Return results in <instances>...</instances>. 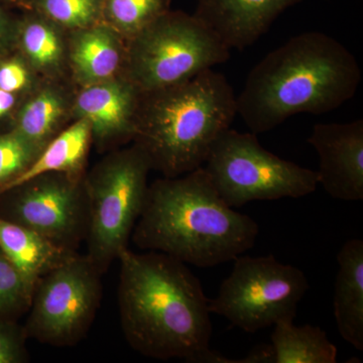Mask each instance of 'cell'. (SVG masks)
Returning a JSON list of instances; mask_svg holds the SVG:
<instances>
[{"instance_id":"obj_2","label":"cell","mask_w":363,"mask_h":363,"mask_svg":"<svg viewBox=\"0 0 363 363\" xmlns=\"http://www.w3.org/2000/svg\"><path fill=\"white\" fill-rule=\"evenodd\" d=\"M362 82L357 58L324 33L291 38L248 74L236 111L250 133L274 130L298 113H328L354 96Z\"/></svg>"},{"instance_id":"obj_24","label":"cell","mask_w":363,"mask_h":363,"mask_svg":"<svg viewBox=\"0 0 363 363\" xmlns=\"http://www.w3.org/2000/svg\"><path fill=\"white\" fill-rule=\"evenodd\" d=\"M40 152L16 131L0 135V190L25 172Z\"/></svg>"},{"instance_id":"obj_30","label":"cell","mask_w":363,"mask_h":363,"mask_svg":"<svg viewBox=\"0 0 363 363\" xmlns=\"http://www.w3.org/2000/svg\"><path fill=\"white\" fill-rule=\"evenodd\" d=\"M1 1L6 2V4H9V6L20 7V9H25L30 11L26 0H1Z\"/></svg>"},{"instance_id":"obj_18","label":"cell","mask_w":363,"mask_h":363,"mask_svg":"<svg viewBox=\"0 0 363 363\" xmlns=\"http://www.w3.org/2000/svg\"><path fill=\"white\" fill-rule=\"evenodd\" d=\"M274 363H335L337 347L318 326H297L294 319L274 325L272 336Z\"/></svg>"},{"instance_id":"obj_27","label":"cell","mask_w":363,"mask_h":363,"mask_svg":"<svg viewBox=\"0 0 363 363\" xmlns=\"http://www.w3.org/2000/svg\"><path fill=\"white\" fill-rule=\"evenodd\" d=\"M240 363H274V351L272 345H260L248 353L247 357L241 360H236Z\"/></svg>"},{"instance_id":"obj_19","label":"cell","mask_w":363,"mask_h":363,"mask_svg":"<svg viewBox=\"0 0 363 363\" xmlns=\"http://www.w3.org/2000/svg\"><path fill=\"white\" fill-rule=\"evenodd\" d=\"M68 104L59 89L45 87L21 107L13 131L43 150L65 118Z\"/></svg>"},{"instance_id":"obj_14","label":"cell","mask_w":363,"mask_h":363,"mask_svg":"<svg viewBox=\"0 0 363 363\" xmlns=\"http://www.w3.org/2000/svg\"><path fill=\"white\" fill-rule=\"evenodd\" d=\"M73 33L69 57L79 82L85 86L116 77L125 59L123 38L104 23Z\"/></svg>"},{"instance_id":"obj_9","label":"cell","mask_w":363,"mask_h":363,"mask_svg":"<svg viewBox=\"0 0 363 363\" xmlns=\"http://www.w3.org/2000/svg\"><path fill=\"white\" fill-rule=\"evenodd\" d=\"M101 272L74 253L35 284L23 326L28 338L47 345H76L90 330L102 298Z\"/></svg>"},{"instance_id":"obj_17","label":"cell","mask_w":363,"mask_h":363,"mask_svg":"<svg viewBox=\"0 0 363 363\" xmlns=\"http://www.w3.org/2000/svg\"><path fill=\"white\" fill-rule=\"evenodd\" d=\"M92 140L90 124L86 119L75 123L55 136L25 172L6 184L0 193L47 173H64L83 176L86 157Z\"/></svg>"},{"instance_id":"obj_29","label":"cell","mask_w":363,"mask_h":363,"mask_svg":"<svg viewBox=\"0 0 363 363\" xmlns=\"http://www.w3.org/2000/svg\"><path fill=\"white\" fill-rule=\"evenodd\" d=\"M9 33H11V26H9V18L0 9V49L6 45Z\"/></svg>"},{"instance_id":"obj_20","label":"cell","mask_w":363,"mask_h":363,"mask_svg":"<svg viewBox=\"0 0 363 363\" xmlns=\"http://www.w3.org/2000/svg\"><path fill=\"white\" fill-rule=\"evenodd\" d=\"M62 28L33 11L20 26V44L26 59L35 70L57 73L62 68L65 45Z\"/></svg>"},{"instance_id":"obj_7","label":"cell","mask_w":363,"mask_h":363,"mask_svg":"<svg viewBox=\"0 0 363 363\" xmlns=\"http://www.w3.org/2000/svg\"><path fill=\"white\" fill-rule=\"evenodd\" d=\"M203 168L231 208L252 201L298 199L312 194L319 184L316 171L269 152L255 133L231 128L217 138Z\"/></svg>"},{"instance_id":"obj_6","label":"cell","mask_w":363,"mask_h":363,"mask_svg":"<svg viewBox=\"0 0 363 363\" xmlns=\"http://www.w3.org/2000/svg\"><path fill=\"white\" fill-rule=\"evenodd\" d=\"M152 169L138 145L105 157L84 177L89 205L88 259L102 274L128 250L147 200Z\"/></svg>"},{"instance_id":"obj_25","label":"cell","mask_w":363,"mask_h":363,"mask_svg":"<svg viewBox=\"0 0 363 363\" xmlns=\"http://www.w3.org/2000/svg\"><path fill=\"white\" fill-rule=\"evenodd\" d=\"M25 329L14 320L0 319V363L28 362Z\"/></svg>"},{"instance_id":"obj_5","label":"cell","mask_w":363,"mask_h":363,"mask_svg":"<svg viewBox=\"0 0 363 363\" xmlns=\"http://www.w3.org/2000/svg\"><path fill=\"white\" fill-rule=\"evenodd\" d=\"M128 40L124 77L142 93L180 84L230 59L211 28L182 11H169Z\"/></svg>"},{"instance_id":"obj_28","label":"cell","mask_w":363,"mask_h":363,"mask_svg":"<svg viewBox=\"0 0 363 363\" xmlns=\"http://www.w3.org/2000/svg\"><path fill=\"white\" fill-rule=\"evenodd\" d=\"M16 104V96L13 93L0 89V117L11 111Z\"/></svg>"},{"instance_id":"obj_16","label":"cell","mask_w":363,"mask_h":363,"mask_svg":"<svg viewBox=\"0 0 363 363\" xmlns=\"http://www.w3.org/2000/svg\"><path fill=\"white\" fill-rule=\"evenodd\" d=\"M0 250L33 289L42 277L77 252L60 247L32 229L2 218Z\"/></svg>"},{"instance_id":"obj_13","label":"cell","mask_w":363,"mask_h":363,"mask_svg":"<svg viewBox=\"0 0 363 363\" xmlns=\"http://www.w3.org/2000/svg\"><path fill=\"white\" fill-rule=\"evenodd\" d=\"M305 0H196L194 16L230 50L257 42L284 13Z\"/></svg>"},{"instance_id":"obj_12","label":"cell","mask_w":363,"mask_h":363,"mask_svg":"<svg viewBox=\"0 0 363 363\" xmlns=\"http://www.w3.org/2000/svg\"><path fill=\"white\" fill-rule=\"evenodd\" d=\"M142 92L126 77L83 86L73 104L76 119L90 124L100 145L135 136Z\"/></svg>"},{"instance_id":"obj_23","label":"cell","mask_w":363,"mask_h":363,"mask_svg":"<svg viewBox=\"0 0 363 363\" xmlns=\"http://www.w3.org/2000/svg\"><path fill=\"white\" fill-rule=\"evenodd\" d=\"M33 288L0 250V319L13 320L28 312Z\"/></svg>"},{"instance_id":"obj_15","label":"cell","mask_w":363,"mask_h":363,"mask_svg":"<svg viewBox=\"0 0 363 363\" xmlns=\"http://www.w3.org/2000/svg\"><path fill=\"white\" fill-rule=\"evenodd\" d=\"M334 317L341 337L363 350V241H346L337 255Z\"/></svg>"},{"instance_id":"obj_21","label":"cell","mask_w":363,"mask_h":363,"mask_svg":"<svg viewBox=\"0 0 363 363\" xmlns=\"http://www.w3.org/2000/svg\"><path fill=\"white\" fill-rule=\"evenodd\" d=\"M171 0H104L101 23L130 40L169 11Z\"/></svg>"},{"instance_id":"obj_11","label":"cell","mask_w":363,"mask_h":363,"mask_svg":"<svg viewBox=\"0 0 363 363\" xmlns=\"http://www.w3.org/2000/svg\"><path fill=\"white\" fill-rule=\"evenodd\" d=\"M308 143L319 157L318 180L325 192L334 199L362 201V119L315 124Z\"/></svg>"},{"instance_id":"obj_22","label":"cell","mask_w":363,"mask_h":363,"mask_svg":"<svg viewBox=\"0 0 363 363\" xmlns=\"http://www.w3.org/2000/svg\"><path fill=\"white\" fill-rule=\"evenodd\" d=\"M30 11L73 30L101 23L104 0H26Z\"/></svg>"},{"instance_id":"obj_10","label":"cell","mask_w":363,"mask_h":363,"mask_svg":"<svg viewBox=\"0 0 363 363\" xmlns=\"http://www.w3.org/2000/svg\"><path fill=\"white\" fill-rule=\"evenodd\" d=\"M0 218L77 252L87 236L89 221L84 177L43 174L4 191L0 193Z\"/></svg>"},{"instance_id":"obj_4","label":"cell","mask_w":363,"mask_h":363,"mask_svg":"<svg viewBox=\"0 0 363 363\" xmlns=\"http://www.w3.org/2000/svg\"><path fill=\"white\" fill-rule=\"evenodd\" d=\"M236 116L233 86L209 69L180 84L142 93L133 140L152 169L175 178L204 166Z\"/></svg>"},{"instance_id":"obj_26","label":"cell","mask_w":363,"mask_h":363,"mask_svg":"<svg viewBox=\"0 0 363 363\" xmlns=\"http://www.w3.org/2000/svg\"><path fill=\"white\" fill-rule=\"evenodd\" d=\"M30 73L20 61H9L0 65V89L14 93L25 89L30 83Z\"/></svg>"},{"instance_id":"obj_1","label":"cell","mask_w":363,"mask_h":363,"mask_svg":"<svg viewBox=\"0 0 363 363\" xmlns=\"http://www.w3.org/2000/svg\"><path fill=\"white\" fill-rule=\"evenodd\" d=\"M118 260L119 316L133 350L160 360L233 362L210 348L209 298L187 264L164 253L130 248Z\"/></svg>"},{"instance_id":"obj_3","label":"cell","mask_w":363,"mask_h":363,"mask_svg":"<svg viewBox=\"0 0 363 363\" xmlns=\"http://www.w3.org/2000/svg\"><path fill=\"white\" fill-rule=\"evenodd\" d=\"M259 233L252 217L223 201L201 167L149 186L131 238L140 250L212 267L252 250Z\"/></svg>"},{"instance_id":"obj_8","label":"cell","mask_w":363,"mask_h":363,"mask_svg":"<svg viewBox=\"0 0 363 363\" xmlns=\"http://www.w3.org/2000/svg\"><path fill=\"white\" fill-rule=\"evenodd\" d=\"M310 289L302 269L281 264L274 255L234 259L233 272L209 300L210 312L225 318L247 333L295 319L298 306Z\"/></svg>"}]
</instances>
